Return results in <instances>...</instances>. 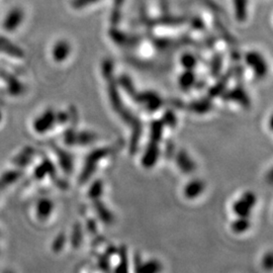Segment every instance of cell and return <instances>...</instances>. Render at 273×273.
Returning a JSON list of instances; mask_svg holds the SVG:
<instances>
[{
    "instance_id": "1",
    "label": "cell",
    "mask_w": 273,
    "mask_h": 273,
    "mask_svg": "<svg viewBox=\"0 0 273 273\" xmlns=\"http://www.w3.org/2000/svg\"><path fill=\"white\" fill-rule=\"evenodd\" d=\"M24 19V13L20 9H16L10 13V15L7 17L4 28L8 31H15L20 24H22Z\"/></svg>"
},
{
    "instance_id": "2",
    "label": "cell",
    "mask_w": 273,
    "mask_h": 273,
    "mask_svg": "<svg viewBox=\"0 0 273 273\" xmlns=\"http://www.w3.org/2000/svg\"><path fill=\"white\" fill-rule=\"evenodd\" d=\"M55 120V115L52 112H48L46 115H44L42 118H40L36 124H35V129L39 132V133H43L44 131L48 130L51 126L52 123Z\"/></svg>"
},
{
    "instance_id": "3",
    "label": "cell",
    "mask_w": 273,
    "mask_h": 273,
    "mask_svg": "<svg viewBox=\"0 0 273 273\" xmlns=\"http://www.w3.org/2000/svg\"><path fill=\"white\" fill-rule=\"evenodd\" d=\"M70 53V46L66 42H59L54 48V57L57 61H63Z\"/></svg>"
},
{
    "instance_id": "4",
    "label": "cell",
    "mask_w": 273,
    "mask_h": 273,
    "mask_svg": "<svg viewBox=\"0 0 273 273\" xmlns=\"http://www.w3.org/2000/svg\"><path fill=\"white\" fill-rule=\"evenodd\" d=\"M0 49L5 50L7 53L16 55V56H22V52L17 47H15L14 45H11L10 42L7 41L6 39L5 40L0 39Z\"/></svg>"
},
{
    "instance_id": "5",
    "label": "cell",
    "mask_w": 273,
    "mask_h": 273,
    "mask_svg": "<svg viewBox=\"0 0 273 273\" xmlns=\"http://www.w3.org/2000/svg\"><path fill=\"white\" fill-rule=\"evenodd\" d=\"M96 2H98V0H74L73 6L76 9H81V8L87 7V6L91 5V4H94Z\"/></svg>"
},
{
    "instance_id": "6",
    "label": "cell",
    "mask_w": 273,
    "mask_h": 273,
    "mask_svg": "<svg viewBox=\"0 0 273 273\" xmlns=\"http://www.w3.org/2000/svg\"><path fill=\"white\" fill-rule=\"evenodd\" d=\"M18 176H19L18 173H14V172H13V173H9V174H7L6 176H4V179H5V180H9V181L11 182V181L17 179Z\"/></svg>"
}]
</instances>
